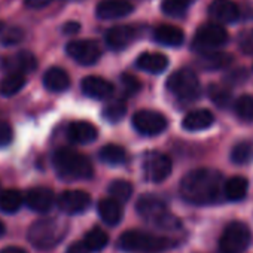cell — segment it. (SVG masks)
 <instances>
[{
  "mask_svg": "<svg viewBox=\"0 0 253 253\" xmlns=\"http://www.w3.org/2000/svg\"><path fill=\"white\" fill-rule=\"evenodd\" d=\"M252 241V232L243 222H231L219 238L220 253H243Z\"/></svg>",
  "mask_w": 253,
  "mask_h": 253,
  "instance_id": "52a82bcc",
  "label": "cell"
},
{
  "mask_svg": "<svg viewBox=\"0 0 253 253\" xmlns=\"http://www.w3.org/2000/svg\"><path fill=\"white\" fill-rule=\"evenodd\" d=\"M223 177L214 169H195L180 182V197L192 206L217 204L223 197Z\"/></svg>",
  "mask_w": 253,
  "mask_h": 253,
  "instance_id": "6da1fadb",
  "label": "cell"
},
{
  "mask_svg": "<svg viewBox=\"0 0 253 253\" xmlns=\"http://www.w3.org/2000/svg\"><path fill=\"white\" fill-rule=\"evenodd\" d=\"M23 39H24V32H23L20 27H11V29H8V30L3 33V36H2V42H3V45H6V46L17 45V43H20Z\"/></svg>",
  "mask_w": 253,
  "mask_h": 253,
  "instance_id": "74e56055",
  "label": "cell"
},
{
  "mask_svg": "<svg viewBox=\"0 0 253 253\" xmlns=\"http://www.w3.org/2000/svg\"><path fill=\"white\" fill-rule=\"evenodd\" d=\"M167 88L177 100L183 103L195 101L201 95L198 76L191 69H180L174 72L167 81Z\"/></svg>",
  "mask_w": 253,
  "mask_h": 253,
  "instance_id": "8992f818",
  "label": "cell"
},
{
  "mask_svg": "<svg viewBox=\"0 0 253 253\" xmlns=\"http://www.w3.org/2000/svg\"><path fill=\"white\" fill-rule=\"evenodd\" d=\"M232 61L231 55L223 54V52H203L200 58V64L204 69L216 70V69H223L229 66Z\"/></svg>",
  "mask_w": 253,
  "mask_h": 253,
  "instance_id": "f546056e",
  "label": "cell"
},
{
  "mask_svg": "<svg viewBox=\"0 0 253 253\" xmlns=\"http://www.w3.org/2000/svg\"><path fill=\"white\" fill-rule=\"evenodd\" d=\"M54 192L45 186H36L27 191L26 204L30 210L38 213H46L54 206Z\"/></svg>",
  "mask_w": 253,
  "mask_h": 253,
  "instance_id": "5bb4252c",
  "label": "cell"
},
{
  "mask_svg": "<svg viewBox=\"0 0 253 253\" xmlns=\"http://www.w3.org/2000/svg\"><path fill=\"white\" fill-rule=\"evenodd\" d=\"M14 139L12 126L6 121H0V148H6Z\"/></svg>",
  "mask_w": 253,
  "mask_h": 253,
  "instance_id": "ab89813d",
  "label": "cell"
},
{
  "mask_svg": "<svg viewBox=\"0 0 253 253\" xmlns=\"http://www.w3.org/2000/svg\"><path fill=\"white\" fill-rule=\"evenodd\" d=\"M122 85H124V89L128 95H134L136 92L140 91L142 88V84L137 78L131 76V75H122Z\"/></svg>",
  "mask_w": 253,
  "mask_h": 253,
  "instance_id": "f35d334b",
  "label": "cell"
},
{
  "mask_svg": "<svg viewBox=\"0 0 253 253\" xmlns=\"http://www.w3.org/2000/svg\"><path fill=\"white\" fill-rule=\"evenodd\" d=\"M52 0H24L26 6L32 8V9H42L46 5H49Z\"/></svg>",
  "mask_w": 253,
  "mask_h": 253,
  "instance_id": "60d3db41",
  "label": "cell"
},
{
  "mask_svg": "<svg viewBox=\"0 0 253 253\" xmlns=\"http://www.w3.org/2000/svg\"><path fill=\"white\" fill-rule=\"evenodd\" d=\"M66 253H89V250L85 247L84 243H75V244H72V246L67 249Z\"/></svg>",
  "mask_w": 253,
  "mask_h": 253,
  "instance_id": "7bdbcfd3",
  "label": "cell"
},
{
  "mask_svg": "<svg viewBox=\"0 0 253 253\" xmlns=\"http://www.w3.org/2000/svg\"><path fill=\"white\" fill-rule=\"evenodd\" d=\"M136 209L140 217L152 226L167 231H174L180 228V220L169 210L167 204L155 195L140 197Z\"/></svg>",
  "mask_w": 253,
  "mask_h": 253,
  "instance_id": "3957f363",
  "label": "cell"
},
{
  "mask_svg": "<svg viewBox=\"0 0 253 253\" xmlns=\"http://www.w3.org/2000/svg\"><path fill=\"white\" fill-rule=\"evenodd\" d=\"M2 29H3V24H2V23H0V30H2Z\"/></svg>",
  "mask_w": 253,
  "mask_h": 253,
  "instance_id": "7dc6e473",
  "label": "cell"
},
{
  "mask_svg": "<svg viewBox=\"0 0 253 253\" xmlns=\"http://www.w3.org/2000/svg\"><path fill=\"white\" fill-rule=\"evenodd\" d=\"M137 36V32L131 26H116L107 30L106 45L112 51H122L128 46Z\"/></svg>",
  "mask_w": 253,
  "mask_h": 253,
  "instance_id": "9a60e30c",
  "label": "cell"
},
{
  "mask_svg": "<svg viewBox=\"0 0 253 253\" xmlns=\"http://www.w3.org/2000/svg\"><path fill=\"white\" fill-rule=\"evenodd\" d=\"M134 6L126 0H101L97 5L95 14L100 20H115L130 15Z\"/></svg>",
  "mask_w": 253,
  "mask_h": 253,
  "instance_id": "4fadbf2b",
  "label": "cell"
},
{
  "mask_svg": "<svg viewBox=\"0 0 253 253\" xmlns=\"http://www.w3.org/2000/svg\"><path fill=\"white\" fill-rule=\"evenodd\" d=\"M66 52L82 66H92L100 60V48L94 41H72L67 43Z\"/></svg>",
  "mask_w": 253,
  "mask_h": 253,
  "instance_id": "8fae6325",
  "label": "cell"
},
{
  "mask_svg": "<svg viewBox=\"0 0 253 253\" xmlns=\"http://www.w3.org/2000/svg\"><path fill=\"white\" fill-rule=\"evenodd\" d=\"M234 110L237 116L246 122H253V97L252 95H240L234 103Z\"/></svg>",
  "mask_w": 253,
  "mask_h": 253,
  "instance_id": "d6a6232c",
  "label": "cell"
},
{
  "mask_svg": "<svg viewBox=\"0 0 253 253\" xmlns=\"http://www.w3.org/2000/svg\"><path fill=\"white\" fill-rule=\"evenodd\" d=\"M24 198L17 189H6L0 192V210L5 213H15L21 209Z\"/></svg>",
  "mask_w": 253,
  "mask_h": 253,
  "instance_id": "4316f807",
  "label": "cell"
},
{
  "mask_svg": "<svg viewBox=\"0 0 253 253\" xmlns=\"http://www.w3.org/2000/svg\"><path fill=\"white\" fill-rule=\"evenodd\" d=\"M81 86L82 92L94 100H104L113 94V85L100 76H86Z\"/></svg>",
  "mask_w": 253,
  "mask_h": 253,
  "instance_id": "e0dca14e",
  "label": "cell"
},
{
  "mask_svg": "<svg viewBox=\"0 0 253 253\" xmlns=\"http://www.w3.org/2000/svg\"><path fill=\"white\" fill-rule=\"evenodd\" d=\"M5 234V225H3V222L0 220V237H2Z\"/></svg>",
  "mask_w": 253,
  "mask_h": 253,
  "instance_id": "f6af8a7d",
  "label": "cell"
},
{
  "mask_svg": "<svg viewBox=\"0 0 253 253\" xmlns=\"http://www.w3.org/2000/svg\"><path fill=\"white\" fill-rule=\"evenodd\" d=\"M228 42V33L223 27L217 24H204L201 26L194 38L192 46L198 52H211L213 49L223 46Z\"/></svg>",
  "mask_w": 253,
  "mask_h": 253,
  "instance_id": "ba28073f",
  "label": "cell"
},
{
  "mask_svg": "<svg viewBox=\"0 0 253 253\" xmlns=\"http://www.w3.org/2000/svg\"><path fill=\"white\" fill-rule=\"evenodd\" d=\"M171 160L161 152H148L143 158V174L146 180L154 183L164 182L171 174Z\"/></svg>",
  "mask_w": 253,
  "mask_h": 253,
  "instance_id": "9c48e42d",
  "label": "cell"
},
{
  "mask_svg": "<svg viewBox=\"0 0 253 253\" xmlns=\"http://www.w3.org/2000/svg\"><path fill=\"white\" fill-rule=\"evenodd\" d=\"M126 112V106L124 101L121 100H116V101H112L109 103L104 109H103V118L109 122H118L124 118Z\"/></svg>",
  "mask_w": 253,
  "mask_h": 253,
  "instance_id": "836d02e7",
  "label": "cell"
},
{
  "mask_svg": "<svg viewBox=\"0 0 253 253\" xmlns=\"http://www.w3.org/2000/svg\"><path fill=\"white\" fill-rule=\"evenodd\" d=\"M0 253H29V252L23 247H18V246H8V247H3L2 250H0Z\"/></svg>",
  "mask_w": 253,
  "mask_h": 253,
  "instance_id": "ee69618b",
  "label": "cell"
},
{
  "mask_svg": "<svg viewBox=\"0 0 253 253\" xmlns=\"http://www.w3.org/2000/svg\"><path fill=\"white\" fill-rule=\"evenodd\" d=\"M82 243L89 252H100L109 244V235L100 228H92L85 234Z\"/></svg>",
  "mask_w": 253,
  "mask_h": 253,
  "instance_id": "83f0119b",
  "label": "cell"
},
{
  "mask_svg": "<svg viewBox=\"0 0 253 253\" xmlns=\"http://www.w3.org/2000/svg\"><path fill=\"white\" fill-rule=\"evenodd\" d=\"M174 2H180V3H185V5H188V6H189V3H191V2H194V0H174Z\"/></svg>",
  "mask_w": 253,
  "mask_h": 253,
  "instance_id": "bcb514c9",
  "label": "cell"
},
{
  "mask_svg": "<svg viewBox=\"0 0 253 253\" xmlns=\"http://www.w3.org/2000/svg\"><path fill=\"white\" fill-rule=\"evenodd\" d=\"M79 29H81V24L79 23H73V21H69V23H66L63 26V32L66 35H75V33L79 32Z\"/></svg>",
  "mask_w": 253,
  "mask_h": 253,
  "instance_id": "b9f144b4",
  "label": "cell"
},
{
  "mask_svg": "<svg viewBox=\"0 0 253 253\" xmlns=\"http://www.w3.org/2000/svg\"><path fill=\"white\" fill-rule=\"evenodd\" d=\"M238 46L241 52L252 55L253 54V29L250 30H243L238 36Z\"/></svg>",
  "mask_w": 253,
  "mask_h": 253,
  "instance_id": "8d00e7d4",
  "label": "cell"
},
{
  "mask_svg": "<svg viewBox=\"0 0 253 253\" xmlns=\"http://www.w3.org/2000/svg\"><path fill=\"white\" fill-rule=\"evenodd\" d=\"M136 66L140 70H145L152 75H158L169 67V58L160 52H143L139 55Z\"/></svg>",
  "mask_w": 253,
  "mask_h": 253,
  "instance_id": "ffe728a7",
  "label": "cell"
},
{
  "mask_svg": "<svg viewBox=\"0 0 253 253\" xmlns=\"http://www.w3.org/2000/svg\"><path fill=\"white\" fill-rule=\"evenodd\" d=\"M100 160L106 164H112V166H119V164H125L126 160H128V154L126 151L119 146V145H106L100 149L98 154Z\"/></svg>",
  "mask_w": 253,
  "mask_h": 253,
  "instance_id": "484cf974",
  "label": "cell"
},
{
  "mask_svg": "<svg viewBox=\"0 0 253 253\" xmlns=\"http://www.w3.org/2000/svg\"><path fill=\"white\" fill-rule=\"evenodd\" d=\"M214 122V116L210 110L207 109H197L189 112L183 121H182V126L186 131L195 133V131H203L207 130L209 126H211Z\"/></svg>",
  "mask_w": 253,
  "mask_h": 253,
  "instance_id": "ac0fdd59",
  "label": "cell"
},
{
  "mask_svg": "<svg viewBox=\"0 0 253 253\" xmlns=\"http://www.w3.org/2000/svg\"><path fill=\"white\" fill-rule=\"evenodd\" d=\"M58 207L67 214H78L85 211L91 204V197L85 191H66L58 197Z\"/></svg>",
  "mask_w": 253,
  "mask_h": 253,
  "instance_id": "7c38bea8",
  "label": "cell"
},
{
  "mask_svg": "<svg viewBox=\"0 0 253 253\" xmlns=\"http://www.w3.org/2000/svg\"><path fill=\"white\" fill-rule=\"evenodd\" d=\"M209 97L219 107H226L231 101V92L225 86L217 85V84H213L209 86Z\"/></svg>",
  "mask_w": 253,
  "mask_h": 253,
  "instance_id": "e575fe53",
  "label": "cell"
},
{
  "mask_svg": "<svg viewBox=\"0 0 253 253\" xmlns=\"http://www.w3.org/2000/svg\"><path fill=\"white\" fill-rule=\"evenodd\" d=\"M249 189V182L243 176H234L223 182V197L228 201H241L246 198Z\"/></svg>",
  "mask_w": 253,
  "mask_h": 253,
  "instance_id": "603a6c76",
  "label": "cell"
},
{
  "mask_svg": "<svg viewBox=\"0 0 253 253\" xmlns=\"http://www.w3.org/2000/svg\"><path fill=\"white\" fill-rule=\"evenodd\" d=\"M176 241L167 237H158L143 231H126L119 237L118 247L126 253H154L169 250Z\"/></svg>",
  "mask_w": 253,
  "mask_h": 253,
  "instance_id": "277c9868",
  "label": "cell"
},
{
  "mask_svg": "<svg viewBox=\"0 0 253 253\" xmlns=\"http://www.w3.org/2000/svg\"><path fill=\"white\" fill-rule=\"evenodd\" d=\"M209 14L220 23H235L240 18L238 6L231 0H213Z\"/></svg>",
  "mask_w": 253,
  "mask_h": 253,
  "instance_id": "d6986e66",
  "label": "cell"
},
{
  "mask_svg": "<svg viewBox=\"0 0 253 253\" xmlns=\"http://www.w3.org/2000/svg\"><path fill=\"white\" fill-rule=\"evenodd\" d=\"M154 39L158 43L166 45V46H180L185 41V35L179 27L163 24L155 29Z\"/></svg>",
  "mask_w": 253,
  "mask_h": 253,
  "instance_id": "7402d4cb",
  "label": "cell"
},
{
  "mask_svg": "<svg viewBox=\"0 0 253 253\" xmlns=\"http://www.w3.org/2000/svg\"><path fill=\"white\" fill-rule=\"evenodd\" d=\"M98 213L104 223L109 226H116L122 220V206L113 198H104L98 203Z\"/></svg>",
  "mask_w": 253,
  "mask_h": 253,
  "instance_id": "cb8c5ba5",
  "label": "cell"
},
{
  "mask_svg": "<svg viewBox=\"0 0 253 253\" xmlns=\"http://www.w3.org/2000/svg\"><path fill=\"white\" fill-rule=\"evenodd\" d=\"M67 137L72 143L78 145H88L92 143L98 137V130L86 121H75L69 125Z\"/></svg>",
  "mask_w": 253,
  "mask_h": 253,
  "instance_id": "2e32d148",
  "label": "cell"
},
{
  "mask_svg": "<svg viewBox=\"0 0 253 253\" xmlns=\"http://www.w3.org/2000/svg\"><path fill=\"white\" fill-rule=\"evenodd\" d=\"M67 232V225L58 219H41L29 229L30 243L41 250H49L58 246Z\"/></svg>",
  "mask_w": 253,
  "mask_h": 253,
  "instance_id": "5b68a950",
  "label": "cell"
},
{
  "mask_svg": "<svg viewBox=\"0 0 253 253\" xmlns=\"http://www.w3.org/2000/svg\"><path fill=\"white\" fill-rule=\"evenodd\" d=\"M231 160H232V163H235L238 166L249 164L253 160V142H250V140L238 142L231 151Z\"/></svg>",
  "mask_w": 253,
  "mask_h": 253,
  "instance_id": "4dcf8cb0",
  "label": "cell"
},
{
  "mask_svg": "<svg viewBox=\"0 0 253 253\" xmlns=\"http://www.w3.org/2000/svg\"><path fill=\"white\" fill-rule=\"evenodd\" d=\"M109 194L115 201L122 204V203H126L131 198L133 186L130 182H126V180H113L109 186Z\"/></svg>",
  "mask_w": 253,
  "mask_h": 253,
  "instance_id": "1f68e13d",
  "label": "cell"
},
{
  "mask_svg": "<svg viewBox=\"0 0 253 253\" xmlns=\"http://www.w3.org/2000/svg\"><path fill=\"white\" fill-rule=\"evenodd\" d=\"M38 66V61L35 58V55L29 51H23V52H18L17 55L11 57L8 61H6V67L11 70V73H30L36 69Z\"/></svg>",
  "mask_w": 253,
  "mask_h": 253,
  "instance_id": "d4e9b609",
  "label": "cell"
},
{
  "mask_svg": "<svg viewBox=\"0 0 253 253\" xmlns=\"http://www.w3.org/2000/svg\"><path fill=\"white\" fill-rule=\"evenodd\" d=\"M52 164L57 174L69 182L88 180L94 176V169L91 161L72 149H58L52 155Z\"/></svg>",
  "mask_w": 253,
  "mask_h": 253,
  "instance_id": "7a4b0ae2",
  "label": "cell"
},
{
  "mask_svg": "<svg viewBox=\"0 0 253 253\" xmlns=\"http://www.w3.org/2000/svg\"><path fill=\"white\" fill-rule=\"evenodd\" d=\"M188 11V5L174 2V0H164L163 2V12L170 17H183Z\"/></svg>",
  "mask_w": 253,
  "mask_h": 253,
  "instance_id": "d590c367",
  "label": "cell"
},
{
  "mask_svg": "<svg viewBox=\"0 0 253 253\" xmlns=\"http://www.w3.org/2000/svg\"><path fill=\"white\" fill-rule=\"evenodd\" d=\"M43 85L52 92H61L70 86V78L61 67H51L43 75Z\"/></svg>",
  "mask_w": 253,
  "mask_h": 253,
  "instance_id": "44dd1931",
  "label": "cell"
},
{
  "mask_svg": "<svg viewBox=\"0 0 253 253\" xmlns=\"http://www.w3.org/2000/svg\"><path fill=\"white\" fill-rule=\"evenodd\" d=\"M133 125L143 136H158L167 128V118L155 110H139L133 116Z\"/></svg>",
  "mask_w": 253,
  "mask_h": 253,
  "instance_id": "30bf717a",
  "label": "cell"
},
{
  "mask_svg": "<svg viewBox=\"0 0 253 253\" xmlns=\"http://www.w3.org/2000/svg\"><path fill=\"white\" fill-rule=\"evenodd\" d=\"M26 85V76L21 73H9L2 82H0V94L3 97H11L23 89Z\"/></svg>",
  "mask_w": 253,
  "mask_h": 253,
  "instance_id": "f1b7e54d",
  "label": "cell"
}]
</instances>
